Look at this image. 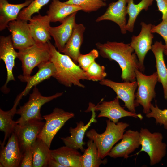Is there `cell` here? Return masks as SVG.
Listing matches in <instances>:
<instances>
[{
	"mask_svg": "<svg viewBox=\"0 0 167 167\" xmlns=\"http://www.w3.org/2000/svg\"><path fill=\"white\" fill-rule=\"evenodd\" d=\"M95 45L102 57L115 61L119 64L123 81H136L135 71H140V67L137 56L130 43L107 41L103 44L97 42Z\"/></svg>",
	"mask_w": 167,
	"mask_h": 167,
	"instance_id": "obj_1",
	"label": "cell"
},
{
	"mask_svg": "<svg viewBox=\"0 0 167 167\" xmlns=\"http://www.w3.org/2000/svg\"><path fill=\"white\" fill-rule=\"evenodd\" d=\"M49 61L54 65L56 72L54 77L60 84L66 87L72 85L84 88L85 86L80 82L87 80L86 72L75 63L68 55L61 54L49 41Z\"/></svg>",
	"mask_w": 167,
	"mask_h": 167,
	"instance_id": "obj_2",
	"label": "cell"
},
{
	"mask_svg": "<svg viewBox=\"0 0 167 167\" xmlns=\"http://www.w3.org/2000/svg\"><path fill=\"white\" fill-rule=\"evenodd\" d=\"M106 126L104 132L98 133L92 129L85 133L86 136L92 140L96 144L99 157L103 159L108 155L113 146L122 139L128 123L122 122L115 123L109 119L106 120Z\"/></svg>",
	"mask_w": 167,
	"mask_h": 167,
	"instance_id": "obj_3",
	"label": "cell"
},
{
	"mask_svg": "<svg viewBox=\"0 0 167 167\" xmlns=\"http://www.w3.org/2000/svg\"><path fill=\"white\" fill-rule=\"evenodd\" d=\"M17 58L21 62L22 74L18 76L23 82H26L31 77L33 69L41 64L49 61L50 52L48 43L36 44L24 49L19 50Z\"/></svg>",
	"mask_w": 167,
	"mask_h": 167,
	"instance_id": "obj_4",
	"label": "cell"
},
{
	"mask_svg": "<svg viewBox=\"0 0 167 167\" xmlns=\"http://www.w3.org/2000/svg\"><path fill=\"white\" fill-rule=\"evenodd\" d=\"M141 148L137 153L141 152L147 154L150 159V165L159 163L166 154V144L163 142V136L159 132L152 133L146 128H141L139 131Z\"/></svg>",
	"mask_w": 167,
	"mask_h": 167,
	"instance_id": "obj_5",
	"label": "cell"
},
{
	"mask_svg": "<svg viewBox=\"0 0 167 167\" xmlns=\"http://www.w3.org/2000/svg\"><path fill=\"white\" fill-rule=\"evenodd\" d=\"M63 94V92H58L51 96H44L35 86L32 93L30 94L27 102L17 110L16 114L19 115L20 117L16 121V123L21 124L32 119L42 121L43 119L41 113L42 106L61 96Z\"/></svg>",
	"mask_w": 167,
	"mask_h": 167,
	"instance_id": "obj_6",
	"label": "cell"
},
{
	"mask_svg": "<svg viewBox=\"0 0 167 167\" xmlns=\"http://www.w3.org/2000/svg\"><path fill=\"white\" fill-rule=\"evenodd\" d=\"M135 74L138 84V89L135 94L136 107L141 105L143 113L146 114L150 112L151 101L156 96L155 89L158 82L157 74L155 72L147 75L138 69L135 70Z\"/></svg>",
	"mask_w": 167,
	"mask_h": 167,
	"instance_id": "obj_7",
	"label": "cell"
},
{
	"mask_svg": "<svg viewBox=\"0 0 167 167\" xmlns=\"http://www.w3.org/2000/svg\"><path fill=\"white\" fill-rule=\"evenodd\" d=\"M74 116L72 112L55 108L50 113L42 116L45 122L37 138L50 148L52 141L57 132L68 120Z\"/></svg>",
	"mask_w": 167,
	"mask_h": 167,
	"instance_id": "obj_8",
	"label": "cell"
},
{
	"mask_svg": "<svg viewBox=\"0 0 167 167\" xmlns=\"http://www.w3.org/2000/svg\"><path fill=\"white\" fill-rule=\"evenodd\" d=\"M140 25V32L138 36H132L130 44L137 56L140 66V71L144 72V60L148 52L152 49L154 35L151 31L152 25L151 24H147L141 22Z\"/></svg>",
	"mask_w": 167,
	"mask_h": 167,
	"instance_id": "obj_9",
	"label": "cell"
},
{
	"mask_svg": "<svg viewBox=\"0 0 167 167\" xmlns=\"http://www.w3.org/2000/svg\"><path fill=\"white\" fill-rule=\"evenodd\" d=\"M45 123L41 120L32 119L16 124L14 132L22 153L28 148L32 146Z\"/></svg>",
	"mask_w": 167,
	"mask_h": 167,
	"instance_id": "obj_10",
	"label": "cell"
},
{
	"mask_svg": "<svg viewBox=\"0 0 167 167\" xmlns=\"http://www.w3.org/2000/svg\"><path fill=\"white\" fill-rule=\"evenodd\" d=\"M119 99L117 97L110 101H103L102 99L96 105L92 103L95 111L100 112L97 117H106L115 123H118L120 119L126 117H132L140 120L143 119V117L140 114L125 110L120 105Z\"/></svg>",
	"mask_w": 167,
	"mask_h": 167,
	"instance_id": "obj_11",
	"label": "cell"
},
{
	"mask_svg": "<svg viewBox=\"0 0 167 167\" xmlns=\"http://www.w3.org/2000/svg\"><path fill=\"white\" fill-rule=\"evenodd\" d=\"M99 83L112 89L116 94V97L123 101L125 106L129 111L136 112L135 100V92L138 87L137 81L119 83L104 79Z\"/></svg>",
	"mask_w": 167,
	"mask_h": 167,
	"instance_id": "obj_12",
	"label": "cell"
},
{
	"mask_svg": "<svg viewBox=\"0 0 167 167\" xmlns=\"http://www.w3.org/2000/svg\"><path fill=\"white\" fill-rule=\"evenodd\" d=\"M26 20L17 19L8 23L7 28L11 33L14 47L20 50L35 44Z\"/></svg>",
	"mask_w": 167,
	"mask_h": 167,
	"instance_id": "obj_13",
	"label": "cell"
},
{
	"mask_svg": "<svg viewBox=\"0 0 167 167\" xmlns=\"http://www.w3.org/2000/svg\"><path fill=\"white\" fill-rule=\"evenodd\" d=\"M91 111L92 115L88 122L85 125L82 121L76 123L75 128L70 127L69 131L70 135L65 137H62L61 139L66 146L77 149H80L84 152L85 149L84 146L85 143L84 142V138L87 130L92 123H96L97 121L96 119V113L92 103H89V107L86 112Z\"/></svg>",
	"mask_w": 167,
	"mask_h": 167,
	"instance_id": "obj_14",
	"label": "cell"
},
{
	"mask_svg": "<svg viewBox=\"0 0 167 167\" xmlns=\"http://www.w3.org/2000/svg\"><path fill=\"white\" fill-rule=\"evenodd\" d=\"M14 47L11 35L0 37V58L5 65L7 71L6 80L2 87L1 91L5 93H8L9 90L7 87L8 83L11 81H15L13 73L15 66V59L17 57L18 52Z\"/></svg>",
	"mask_w": 167,
	"mask_h": 167,
	"instance_id": "obj_15",
	"label": "cell"
},
{
	"mask_svg": "<svg viewBox=\"0 0 167 167\" xmlns=\"http://www.w3.org/2000/svg\"><path fill=\"white\" fill-rule=\"evenodd\" d=\"M140 145L139 132L129 130L124 132L121 141L113 147L108 156L113 158L127 159Z\"/></svg>",
	"mask_w": 167,
	"mask_h": 167,
	"instance_id": "obj_16",
	"label": "cell"
},
{
	"mask_svg": "<svg viewBox=\"0 0 167 167\" xmlns=\"http://www.w3.org/2000/svg\"><path fill=\"white\" fill-rule=\"evenodd\" d=\"M128 0H118L110 3L104 14L98 17L96 22L108 20L113 21L119 26L122 34L127 33L126 16L127 14V6Z\"/></svg>",
	"mask_w": 167,
	"mask_h": 167,
	"instance_id": "obj_17",
	"label": "cell"
},
{
	"mask_svg": "<svg viewBox=\"0 0 167 167\" xmlns=\"http://www.w3.org/2000/svg\"><path fill=\"white\" fill-rule=\"evenodd\" d=\"M1 148L0 167H19L23 153L20 149L17 138L14 132L9 137L6 145Z\"/></svg>",
	"mask_w": 167,
	"mask_h": 167,
	"instance_id": "obj_18",
	"label": "cell"
},
{
	"mask_svg": "<svg viewBox=\"0 0 167 167\" xmlns=\"http://www.w3.org/2000/svg\"><path fill=\"white\" fill-rule=\"evenodd\" d=\"M78 12L72 13L61 23L59 26L50 27L49 32L53 38L56 47L61 52L71 36L75 24L76 16Z\"/></svg>",
	"mask_w": 167,
	"mask_h": 167,
	"instance_id": "obj_19",
	"label": "cell"
},
{
	"mask_svg": "<svg viewBox=\"0 0 167 167\" xmlns=\"http://www.w3.org/2000/svg\"><path fill=\"white\" fill-rule=\"evenodd\" d=\"M50 21L47 15L33 17L28 24L32 36L36 44H45L51 39L49 29Z\"/></svg>",
	"mask_w": 167,
	"mask_h": 167,
	"instance_id": "obj_20",
	"label": "cell"
},
{
	"mask_svg": "<svg viewBox=\"0 0 167 167\" xmlns=\"http://www.w3.org/2000/svg\"><path fill=\"white\" fill-rule=\"evenodd\" d=\"M85 29L83 24L76 23L71 36L61 52L69 56L76 64L78 57L81 54L80 49L84 41Z\"/></svg>",
	"mask_w": 167,
	"mask_h": 167,
	"instance_id": "obj_21",
	"label": "cell"
},
{
	"mask_svg": "<svg viewBox=\"0 0 167 167\" xmlns=\"http://www.w3.org/2000/svg\"><path fill=\"white\" fill-rule=\"evenodd\" d=\"M81 155L78 150L66 145L50 151V157L64 167H81Z\"/></svg>",
	"mask_w": 167,
	"mask_h": 167,
	"instance_id": "obj_22",
	"label": "cell"
},
{
	"mask_svg": "<svg viewBox=\"0 0 167 167\" xmlns=\"http://www.w3.org/2000/svg\"><path fill=\"white\" fill-rule=\"evenodd\" d=\"M33 0H26L23 3L12 4L7 0H0V31L7 28L10 22L17 19L21 10L28 6Z\"/></svg>",
	"mask_w": 167,
	"mask_h": 167,
	"instance_id": "obj_23",
	"label": "cell"
},
{
	"mask_svg": "<svg viewBox=\"0 0 167 167\" xmlns=\"http://www.w3.org/2000/svg\"><path fill=\"white\" fill-rule=\"evenodd\" d=\"M165 48L162 41H156L152 45L151 50L155 58L158 81L161 84L164 99L167 100V67L163 55Z\"/></svg>",
	"mask_w": 167,
	"mask_h": 167,
	"instance_id": "obj_24",
	"label": "cell"
},
{
	"mask_svg": "<svg viewBox=\"0 0 167 167\" xmlns=\"http://www.w3.org/2000/svg\"><path fill=\"white\" fill-rule=\"evenodd\" d=\"M82 10L79 6L66 4L59 0H52L47 13L51 22L61 23L72 13Z\"/></svg>",
	"mask_w": 167,
	"mask_h": 167,
	"instance_id": "obj_25",
	"label": "cell"
},
{
	"mask_svg": "<svg viewBox=\"0 0 167 167\" xmlns=\"http://www.w3.org/2000/svg\"><path fill=\"white\" fill-rule=\"evenodd\" d=\"M37 67L38 70L36 73L31 76L26 82L27 84L23 91L20 93L23 96L26 95L33 87L36 86L42 81L54 77L56 72L54 64L50 61L43 62Z\"/></svg>",
	"mask_w": 167,
	"mask_h": 167,
	"instance_id": "obj_26",
	"label": "cell"
},
{
	"mask_svg": "<svg viewBox=\"0 0 167 167\" xmlns=\"http://www.w3.org/2000/svg\"><path fill=\"white\" fill-rule=\"evenodd\" d=\"M22 98L19 95L17 97L13 107L10 110L5 111L0 109V130L4 133L3 140L1 144V147L4 146L6 141L14 131L17 124L16 121L13 120V118L16 111V107Z\"/></svg>",
	"mask_w": 167,
	"mask_h": 167,
	"instance_id": "obj_27",
	"label": "cell"
},
{
	"mask_svg": "<svg viewBox=\"0 0 167 167\" xmlns=\"http://www.w3.org/2000/svg\"><path fill=\"white\" fill-rule=\"evenodd\" d=\"M87 146V148L80 157L81 167H98L107 163L106 158L102 159L99 157L97 147L92 140L88 141Z\"/></svg>",
	"mask_w": 167,
	"mask_h": 167,
	"instance_id": "obj_28",
	"label": "cell"
},
{
	"mask_svg": "<svg viewBox=\"0 0 167 167\" xmlns=\"http://www.w3.org/2000/svg\"><path fill=\"white\" fill-rule=\"evenodd\" d=\"M154 0H141L139 3L135 4L134 0H128L127 12L129 19L126 25L127 31L132 32L134 31L135 22L141 11L144 10L147 11L152 4Z\"/></svg>",
	"mask_w": 167,
	"mask_h": 167,
	"instance_id": "obj_29",
	"label": "cell"
},
{
	"mask_svg": "<svg viewBox=\"0 0 167 167\" xmlns=\"http://www.w3.org/2000/svg\"><path fill=\"white\" fill-rule=\"evenodd\" d=\"M33 152V167H47L50 157V148L41 139L37 138L32 146Z\"/></svg>",
	"mask_w": 167,
	"mask_h": 167,
	"instance_id": "obj_30",
	"label": "cell"
},
{
	"mask_svg": "<svg viewBox=\"0 0 167 167\" xmlns=\"http://www.w3.org/2000/svg\"><path fill=\"white\" fill-rule=\"evenodd\" d=\"M64 2L79 6L86 12L96 11L107 5L106 3L101 0H68Z\"/></svg>",
	"mask_w": 167,
	"mask_h": 167,
	"instance_id": "obj_31",
	"label": "cell"
},
{
	"mask_svg": "<svg viewBox=\"0 0 167 167\" xmlns=\"http://www.w3.org/2000/svg\"><path fill=\"white\" fill-rule=\"evenodd\" d=\"M50 0H33L28 6L24 8L20 12L17 19L25 20L29 21L31 16L36 13L39 14L41 8L47 4Z\"/></svg>",
	"mask_w": 167,
	"mask_h": 167,
	"instance_id": "obj_32",
	"label": "cell"
},
{
	"mask_svg": "<svg viewBox=\"0 0 167 167\" xmlns=\"http://www.w3.org/2000/svg\"><path fill=\"white\" fill-rule=\"evenodd\" d=\"M150 112L146 114L148 118H154L156 124L163 125L165 129H167V109L162 110L158 106L155 101V105L152 104L150 106Z\"/></svg>",
	"mask_w": 167,
	"mask_h": 167,
	"instance_id": "obj_33",
	"label": "cell"
},
{
	"mask_svg": "<svg viewBox=\"0 0 167 167\" xmlns=\"http://www.w3.org/2000/svg\"><path fill=\"white\" fill-rule=\"evenodd\" d=\"M87 80L93 81H101L107 76L105 67L101 66L95 61L85 71Z\"/></svg>",
	"mask_w": 167,
	"mask_h": 167,
	"instance_id": "obj_34",
	"label": "cell"
},
{
	"mask_svg": "<svg viewBox=\"0 0 167 167\" xmlns=\"http://www.w3.org/2000/svg\"><path fill=\"white\" fill-rule=\"evenodd\" d=\"M99 51L93 49L89 53L85 54H80L78 59L79 66L84 71L95 61L99 55Z\"/></svg>",
	"mask_w": 167,
	"mask_h": 167,
	"instance_id": "obj_35",
	"label": "cell"
},
{
	"mask_svg": "<svg viewBox=\"0 0 167 167\" xmlns=\"http://www.w3.org/2000/svg\"><path fill=\"white\" fill-rule=\"evenodd\" d=\"M151 31L152 33L158 34L162 37L165 42V49H167V19L163 20L156 25H152Z\"/></svg>",
	"mask_w": 167,
	"mask_h": 167,
	"instance_id": "obj_36",
	"label": "cell"
},
{
	"mask_svg": "<svg viewBox=\"0 0 167 167\" xmlns=\"http://www.w3.org/2000/svg\"><path fill=\"white\" fill-rule=\"evenodd\" d=\"M33 159L32 147H30L28 148L23 153L19 167H32Z\"/></svg>",
	"mask_w": 167,
	"mask_h": 167,
	"instance_id": "obj_37",
	"label": "cell"
},
{
	"mask_svg": "<svg viewBox=\"0 0 167 167\" xmlns=\"http://www.w3.org/2000/svg\"><path fill=\"white\" fill-rule=\"evenodd\" d=\"M158 10L162 14V20L167 19V0H155Z\"/></svg>",
	"mask_w": 167,
	"mask_h": 167,
	"instance_id": "obj_38",
	"label": "cell"
},
{
	"mask_svg": "<svg viewBox=\"0 0 167 167\" xmlns=\"http://www.w3.org/2000/svg\"><path fill=\"white\" fill-rule=\"evenodd\" d=\"M47 167H64L63 165L59 163L55 160L51 158L50 156L48 161Z\"/></svg>",
	"mask_w": 167,
	"mask_h": 167,
	"instance_id": "obj_39",
	"label": "cell"
},
{
	"mask_svg": "<svg viewBox=\"0 0 167 167\" xmlns=\"http://www.w3.org/2000/svg\"><path fill=\"white\" fill-rule=\"evenodd\" d=\"M164 54L167 56V49H165L164 50Z\"/></svg>",
	"mask_w": 167,
	"mask_h": 167,
	"instance_id": "obj_40",
	"label": "cell"
},
{
	"mask_svg": "<svg viewBox=\"0 0 167 167\" xmlns=\"http://www.w3.org/2000/svg\"><path fill=\"white\" fill-rule=\"evenodd\" d=\"M102 0V1H106V0Z\"/></svg>",
	"mask_w": 167,
	"mask_h": 167,
	"instance_id": "obj_41",
	"label": "cell"
},
{
	"mask_svg": "<svg viewBox=\"0 0 167 167\" xmlns=\"http://www.w3.org/2000/svg\"><path fill=\"white\" fill-rule=\"evenodd\" d=\"M166 130H167V129Z\"/></svg>",
	"mask_w": 167,
	"mask_h": 167,
	"instance_id": "obj_42",
	"label": "cell"
}]
</instances>
